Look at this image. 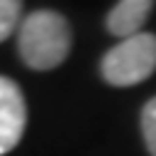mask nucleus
<instances>
[{
	"label": "nucleus",
	"mask_w": 156,
	"mask_h": 156,
	"mask_svg": "<svg viewBox=\"0 0 156 156\" xmlns=\"http://www.w3.org/2000/svg\"><path fill=\"white\" fill-rule=\"evenodd\" d=\"M72 47V27L67 17L55 10H35L20 23L17 50L32 69H55L62 65Z\"/></svg>",
	"instance_id": "f257e3e1"
},
{
	"label": "nucleus",
	"mask_w": 156,
	"mask_h": 156,
	"mask_svg": "<svg viewBox=\"0 0 156 156\" xmlns=\"http://www.w3.org/2000/svg\"><path fill=\"white\" fill-rule=\"evenodd\" d=\"M156 69V35L136 32L114 45L102 60V77L112 87H134Z\"/></svg>",
	"instance_id": "f03ea898"
},
{
	"label": "nucleus",
	"mask_w": 156,
	"mask_h": 156,
	"mask_svg": "<svg viewBox=\"0 0 156 156\" xmlns=\"http://www.w3.org/2000/svg\"><path fill=\"white\" fill-rule=\"evenodd\" d=\"M27 124L25 97L12 80L0 77V154H8L23 139Z\"/></svg>",
	"instance_id": "7ed1b4c3"
},
{
	"label": "nucleus",
	"mask_w": 156,
	"mask_h": 156,
	"mask_svg": "<svg viewBox=\"0 0 156 156\" xmlns=\"http://www.w3.org/2000/svg\"><path fill=\"white\" fill-rule=\"evenodd\" d=\"M151 8L154 0H119L107 15V30L122 40L141 32Z\"/></svg>",
	"instance_id": "20e7f679"
},
{
	"label": "nucleus",
	"mask_w": 156,
	"mask_h": 156,
	"mask_svg": "<svg viewBox=\"0 0 156 156\" xmlns=\"http://www.w3.org/2000/svg\"><path fill=\"white\" fill-rule=\"evenodd\" d=\"M23 15V0H0V42L15 32Z\"/></svg>",
	"instance_id": "39448f33"
},
{
	"label": "nucleus",
	"mask_w": 156,
	"mask_h": 156,
	"mask_svg": "<svg viewBox=\"0 0 156 156\" xmlns=\"http://www.w3.org/2000/svg\"><path fill=\"white\" fill-rule=\"evenodd\" d=\"M141 134L151 156H156V97L146 102L144 112H141Z\"/></svg>",
	"instance_id": "423d86ee"
}]
</instances>
